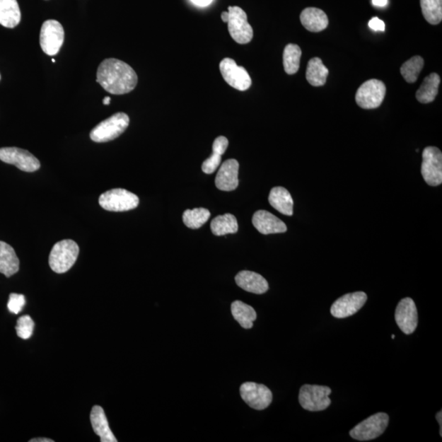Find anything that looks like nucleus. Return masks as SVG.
I'll return each mask as SVG.
<instances>
[{"instance_id": "c756f323", "label": "nucleus", "mask_w": 442, "mask_h": 442, "mask_svg": "<svg viewBox=\"0 0 442 442\" xmlns=\"http://www.w3.org/2000/svg\"><path fill=\"white\" fill-rule=\"evenodd\" d=\"M424 18L431 25H438L442 20V0H420Z\"/></svg>"}, {"instance_id": "37998d69", "label": "nucleus", "mask_w": 442, "mask_h": 442, "mask_svg": "<svg viewBox=\"0 0 442 442\" xmlns=\"http://www.w3.org/2000/svg\"><path fill=\"white\" fill-rule=\"evenodd\" d=\"M0 79H1V76H0Z\"/></svg>"}, {"instance_id": "f3484780", "label": "nucleus", "mask_w": 442, "mask_h": 442, "mask_svg": "<svg viewBox=\"0 0 442 442\" xmlns=\"http://www.w3.org/2000/svg\"><path fill=\"white\" fill-rule=\"evenodd\" d=\"M252 223L257 230L262 235H272V233H284L288 228L285 223L272 213L260 210L252 217Z\"/></svg>"}, {"instance_id": "f03ea898", "label": "nucleus", "mask_w": 442, "mask_h": 442, "mask_svg": "<svg viewBox=\"0 0 442 442\" xmlns=\"http://www.w3.org/2000/svg\"><path fill=\"white\" fill-rule=\"evenodd\" d=\"M79 252V246L71 239H65V240L57 243L50 254V268L57 274L69 272L76 263Z\"/></svg>"}, {"instance_id": "c9c22d12", "label": "nucleus", "mask_w": 442, "mask_h": 442, "mask_svg": "<svg viewBox=\"0 0 442 442\" xmlns=\"http://www.w3.org/2000/svg\"><path fill=\"white\" fill-rule=\"evenodd\" d=\"M191 2L197 6L207 7L213 2V0H191Z\"/></svg>"}, {"instance_id": "c85d7f7f", "label": "nucleus", "mask_w": 442, "mask_h": 442, "mask_svg": "<svg viewBox=\"0 0 442 442\" xmlns=\"http://www.w3.org/2000/svg\"><path fill=\"white\" fill-rule=\"evenodd\" d=\"M301 57V50L298 45L289 44L284 51V66L286 74L293 75L298 71Z\"/></svg>"}, {"instance_id": "6ab92c4d", "label": "nucleus", "mask_w": 442, "mask_h": 442, "mask_svg": "<svg viewBox=\"0 0 442 442\" xmlns=\"http://www.w3.org/2000/svg\"><path fill=\"white\" fill-rule=\"evenodd\" d=\"M91 421L93 431L100 436L101 442H117L113 435L103 409L100 405H95L91 413Z\"/></svg>"}, {"instance_id": "2eb2a0df", "label": "nucleus", "mask_w": 442, "mask_h": 442, "mask_svg": "<svg viewBox=\"0 0 442 442\" xmlns=\"http://www.w3.org/2000/svg\"><path fill=\"white\" fill-rule=\"evenodd\" d=\"M395 320L404 334H413L418 326V310L414 301L409 298L400 301L395 312Z\"/></svg>"}, {"instance_id": "f704fd0d", "label": "nucleus", "mask_w": 442, "mask_h": 442, "mask_svg": "<svg viewBox=\"0 0 442 442\" xmlns=\"http://www.w3.org/2000/svg\"><path fill=\"white\" fill-rule=\"evenodd\" d=\"M368 27L374 31L385 30V23L383 21L379 19L378 18H373L369 21Z\"/></svg>"}, {"instance_id": "4c0bfd02", "label": "nucleus", "mask_w": 442, "mask_h": 442, "mask_svg": "<svg viewBox=\"0 0 442 442\" xmlns=\"http://www.w3.org/2000/svg\"><path fill=\"white\" fill-rule=\"evenodd\" d=\"M442 414L441 412H438V414H436V420H438V422L440 425V436H442Z\"/></svg>"}, {"instance_id": "1a4fd4ad", "label": "nucleus", "mask_w": 442, "mask_h": 442, "mask_svg": "<svg viewBox=\"0 0 442 442\" xmlns=\"http://www.w3.org/2000/svg\"><path fill=\"white\" fill-rule=\"evenodd\" d=\"M64 28L58 21H46L40 30V43L41 49L47 55H56L64 45Z\"/></svg>"}, {"instance_id": "39448f33", "label": "nucleus", "mask_w": 442, "mask_h": 442, "mask_svg": "<svg viewBox=\"0 0 442 442\" xmlns=\"http://www.w3.org/2000/svg\"><path fill=\"white\" fill-rule=\"evenodd\" d=\"M100 205L109 211H127L135 209L139 206L137 195L124 189H113L104 192L100 197Z\"/></svg>"}, {"instance_id": "a19ab883", "label": "nucleus", "mask_w": 442, "mask_h": 442, "mask_svg": "<svg viewBox=\"0 0 442 442\" xmlns=\"http://www.w3.org/2000/svg\"><path fill=\"white\" fill-rule=\"evenodd\" d=\"M110 101H111V98L106 97V98H104L103 103L104 104V105H109V104H110Z\"/></svg>"}, {"instance_id": "473e14b6", "label": "nucleus", "mask_w": 442, "mask_h": 442, "mask_svg": "<svg viewBox=\"0 0 442 442\" xmlns=\"http://www.w3.org/2000/svg\"><path fill=\"white\" fill-rule=\"evenodd\" d=\"M34 327L35 323L31 317L24 315L18 319L16 331H17V335L21 339L27 340L33 336Z\"/></svg>"}, {"instance_id": "f8f14e48", "label": "nucleus", "mask_w": 442, "mask_h": 442, "mask_svg": "<svg viewBox=\"0 0 442 442\" xmlns=\"http://www.w3.org/2000/svg\"><path fill=\"white\" fill-rule=\"evenodd\" d=\"M0 160L5 163L17 166L25 173H34L40 168V161L33 154L19 148L0 149Z\"/></svg>"}, {"instance_id": "bb28decb", "label": "nucleus", "mask_w": 442, "mask_h": 442, "mask_svg": "<svg viewBox=\"0 0 442 442\" xmlns=\"http://www.w3.org/2000/svg\"><path fill=\"white\" fill-rule=\"evenodd\" d=\"M329 70L319 58H314L309 61L306 69V80L311 86L319 87L325 85Z\"/></svg>"}, {"instance_id": "393cba45", "label": "nucleus", "mask_w": 442, "mask_h": 442, "mask_svg": "<svg viewBox=\"0 0 442 442\" xmlns=\"http://www.w3.org/2000/svg\"><path fill=\"white\" fill-rule=\"evenodd\" d=\"M231 312L233 318L238 321L243 329L250 330L253 326V322L257 320V312L246 303L241 301H235L231 305Z\"/></svg>"}, {"instance_id": "a878e982", "label": "nucleus", "mask_w": 442, "mask_h": 442, "mask_svg": "<svg viewBox=\"0 0 442 442\" xmlns=\"http://www.w3.org/2000/svg\"><path fill=\"white\" fill-rule=\"evenodd\" d=\"M441 79L436 74H431L426 77L423 84L419 87L416 98L421 103H430L435 100L438 93Z\"/></svg>"}, {"instance_id": "72a5a7b5", "label": "nucleus", "mask_w": 442, "mask_h": 442, "mask_svg": "<svg viewBox=\"0 0 442 442\" xmlns=\"http://www.w3.org/2000/svg\"><path fill=\"white\" fill-rule=\"evenodd\" d=\"M25 304V296L23 294L11 293L9 296L8 308L11 313L18 315L23 310Z\"/></svg>"}, {"instance_id": "2f4dec72", "label": "nucleus", "mask_w": 442, "mask_h": 442, "mask_svg": "<svg viewBox=\"0 0 442 442\" xmlns=\"http://www.w3.org/2000/svg\"><path fill=\"white\" fill-rule=\"evenodd\" d=\"M210 216L211 213L206 208H195L184 212L183 221L187 227L196 230L204 226Z\"/></svg>"}, {"instance_id": "dca6fc26", "label": "nucleus", "mask_w": 442, "mask_h": 442, "mask_svg": "<svg viewBox=\"0 0 442 442\" xmlns=\"http://www.w3.org/2000/svg\"><path fill=\"white\" fill-rule=\"evenodd\" d=\"M239 164L235 159H228L221 166L216 177V186L221 191L235 190L238 186Z\"/></svg>"}, {"instance_id": "79ce46f5", "label": "nucleus", "mask_w": 442, "mask_h": 442, "mask_svg": "<svg viewBox=\"0 0 442 442\" xmlns=\"http://www.w3.org/2000/svg\"><path fill=\"white\" fill-rule=\"evenodd\" d=\"M395 337H396V336H395V335H392V339H395Z\"/></svg>"}, {"instance_id": "58836bf2", "label": "nucleus", "mask_w": 442, "mask_h": 442, "mask_svg": "<svg viewBox=\"0 0 442 442\" xmlns=\"http://www.w3.org/2000/svg\"><path fill=\"white\" fill-rule=\"evenodd\" d=\"M30 442H54L53 440L49 438H33L30 441Z\"/></svg>"}, {"instance_id": "7c9ffc66", "label": "nucleus", "mask_w": 442, "mask_h": 442, "mask_svg": "<svg viewBox=\"0 0 442 442\" xmlns=\"http://www.w3.org/2000/svg\"><path fill=\"white\" fill-rule=\"evenodd\" d=\"M424 65V60L422 57L414 56L413 58L405 62L400 67V74L404 79L408 83H414L418 80L421 71Z\"/></svg>"}, {"instance_id": "cd10ccee", "label": "nucleus", "mask_w": 442, "mask_h": 442, "mask_svg": "<svg viewBox=\"0 0 442 442\" xmlns=\"http://www.w3.org/2000/svg\"><path fill=\"white\" fill-rule=\"evenodd\" d=\"M213 235L223 236L228 233H235L238 230L236 217L232 214L218 216L211 223Z\"/></svg>"}, {"instance_id": "4be33fe9", "label": "nucleus", "mask_w": 442, "mask_h": 442, "mask_svg": "<svg viewBox=\"0 0 442 442\" xmlns=\"http://www.w3.org/2000/svg\"><path fill=\"white\" fill-rule=\"evenodd\" d=\"M19 259L14 249L8 243L0 241V273L9 278L18 272Z\"/></svg>"}, {"instance_id": "6e6552de", "label": "nucleus", "mask_w": 442, "mask_h": 442, "mask_svg": "<svg viewBox=\"0 0 442 442\" xmlns=\"http://www.w3.org/2000/svg\"><path fill=\"white\" fill-rule=\"evenodd\" d=\"M386 86L381 81L372 79L364 82L358 88L356 102L363 109L380 107L386 95Z\"/></svg>"}, {"instance_id": "4468645a", "label": "nucleus", "mask_w": 442, "mask_h": 442, "mask_svg": "<svg viewBox=\"0 0 442 442\" xmlns=\"http://www.w3.org/2000/svg\"><path fill=\"white\" fill-rule=\"evenodd\" d=\"M368 299L366 293L356 292L341 296L332 305L331 315L337 319H344L357 313Z\"/></svg>"}, {"instance_id": "423d86ee", "label": "nucleus", "mask_w": 442, "mask_h": 442, "mask_svg": "<svg viewBox=\"0 0 442 442\" xmlns=\"http://www.w3.org/2000/svg\"><path fill=\"white\" fill-rule=\"evenodd\" d=\"M389 416L385 413H377L362 421L350 431L353 439L366 441L376 439L387 429Z\"/></svg>"}, {"instance_id": "412c9836", "label": "nucleus", "mask_w": 442, "mask_h": 442, "mask_svg": "<svg viewBox=\"0 0 442 442\" xmlns=\"http://www.w3.org/2000/svg\"><path fill=\"white\" fill-rule=\"evenodd\" d=\"M269 202L275 210L285 216H293V199L290 192L283 187H274L270 191Z\"/></svg>"}, {"instance_id": "ea45409f", "label": "nucleus", "mask_w": 442, "mask_h": 442, "mask_svg": "<svg viewBox=\"0 0 442 442\" xmlns=\"http://www.w3.org/2000/svg\"><path fill=\"white\" fill-rule=\"evenodd\" d=\"M221 19L223 20V23H228V12H223L221 14Z\"/></svg>"}, {"instance_id": "20e7f679", "label": "nucleus", "mask_w": 442, "mask_h": 442, "mask_svg": "<svg viewBox=\"0 0 442 442\" xmlns=\"http://www.w3.org/2000/svg\"><path fill=\"white\" fill-rule=\"evenodd\" d=\"M329 387L318 385H303L300 389L299 402L301 407L311 412H318L329 408L331 405Z\"/></svg>"}, {"instance_id": "7ed1b4c3", "label": "nucleus", "mask_w": 442, "mask_h": 442, "mask_svg": "<svg viewBox=\"0 0 442 442\" xmlns=\"http://www.w3.org/2000/svg\"><path fill=\"white\" fill-rule=\"evenodd\" d=\"M129 118L126 113L118 112L104 120L93 128L91 132V139L93 142L106 143L112 141L122 134L128 128Z\"/></svg>"}, {"instance_id": "a211bd4d", "label": "nucleus", "mask_w": 442, "mask_h": 442, "mask_svg": "<svg viewBox=\"0 0 442 442\" xmlns=\"http://www.w3.org/2000/svg\"><path fill=\"white\" fill-rule=\"evenodd\" d=\"M238 287L255 294H263L269 290L267 280L262 275L248 270L239 272L235 277Z\"/></svg>"}, {"instance_id": "b1692460", "label": "nucleus", "mask_w": 442, "mask_h": 442, "mask_svg": "<svg viewBox=\"0 0 442 442\" xmlns=\"http://www.w3.org/2000/svg\"><path fill=\"white\" fill-rule=\"evenodd\" d=\"M228 146V140L225 136H219L213 143V153L209 158L204 161L202 170L205 174L214 173L221 163V157Z\"/></svg>"}, {"instance_id": "aec40b11", "label": "nucleus", "mask_w": 442, "mask_h": 442, "mask_svg": "<svg viewBox=\"0 0 442 442\" xmlns=\"http://www.w3.org/2000/svg\"><path fill=\"white\" fill-rule=\"evenodd\" d=\"M300 20L303 27L311 33H320L329 25V19L323 10L308 8L301 12Z\"/></svg>"}, {"instance_id": "0eeeda50", "label": "nucleus", "mask_w": 442, "mask_h": 442, "mask_svg": "<svg viewBox=\"0 0 442 442\" xmlns=\"http://www.w3.org/2000/svg\"><path fill=\"white\" fill-rule=\"evenodd\" d=\"M228 29L231 37L238 44L246 45L251 42L253 30L248 22V16L241 8L228 7Z\"/></svg>"}, {"instance_id": "f257e3e1", "label": "nucleus", "mask_w": 442, "mask_h": 442, "mask_svg": "<svg viewBox=\"0 0 442 442\" xmlns=\"http://www.w3.org/2000/svg\"><path fill=\"white\" fill-rule=\"evenodd\" d=\"M97 82L112 95H121L134 90L136 72L126 62L116 59L103 61L97 71Z\"/></svg>"}, {"instance_id": "9d476101", "label": "nucleus", "mask_w": 442, "mask_h": 442, "mask_svg": "<svg viewBox=\"0 0 442 442\" xmlns=\"http://www.w3.org/2000/svg\"><path fill=\"white\" fill-rule=\"evenodd\" d=\"M421 173L429 185L438 186L442 183V153L436 147L425 148Z\"/></svg>"}, {"instance_id": "ddd939ff", "label": "nucleus", "mask_w": 442, "mask_h": 442, "mask_svg": "<svg viewBox=\"0 0 442 442\" xmlns=\"http://www.w3.org/2000/svg\"><path fill=\"white\" fill-rule=\"evenodd\" d=\"M221 74L228 85L238 91H246L252 86V79L243 66H238L235 60L223 59L220 64Z\"/></svg>"}, {"instance_id": "9b49d317", "label": "nucleus", "mask_w": 442, "mask_h": 442, "mask_svg": "<svg viewBox=\"0 0 442 442\" xmlns=\"http://www.w3.org/2000/svg\"><path fill=\"white\" fill-rule=\"evenodd\" d=\"M240 395L249 407L257 410L268 408L273 400L272 392L267 386L252 382L241 385Z\"/></svg>"}, {"instance_id": "e433bc0d", "label": "nucleus", "mask_w": 442, "mask_h": 442, "mask_svg": "<svg viewBox=\"0 0 442 442\" xmlns=\"http://www.w3.org/2000/svg\"><path fill=\"white\" fill-rule=\"evenodd\" d=\"M373 6L385 7L387 6L388 0H372Z\"/></svg>"}, {"instance_id": "5701e85b", "label": "nucleus", "mask_w": 442, "mask_h": 442, "mask_svg": "<svg viewBox=\"0 0 442 442\" xmlns=\"http://www.w3.org/2000/svg\"><path fill=\"white\" fill-rule=\"evenodd\" d=\"M21 22V11L17 0H0V25L14 28Z\"/></svg>"}]
</instances>
